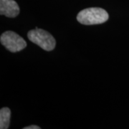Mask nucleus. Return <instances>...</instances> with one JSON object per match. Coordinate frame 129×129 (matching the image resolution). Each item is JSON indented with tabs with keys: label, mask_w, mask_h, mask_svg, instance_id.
I'll return each mask as SVG.
<instances>
[{
	"label": "nucleus",
	"mask_w": 129,
	"mask_h": 129,
	"mask_svg": "<svg viewBox=\"0 0 129 129\" xmlns=\"http://www.w3.org/2000/svg\"><path fill=\"white\" fill-rule=\"evenodd\" d=\"M108 14L105 9L99 7H91L80 11L77 16L80 23L92 25L104 23L108 19Z\"/></svg>",
	"instance_id": "nucleus-1"
},
{
	"label": "nucleus",
	"mask_w": 129,
	"mask_h": 129,
	"mask_svg": "<svg viewBox=\"0 0 129 129\" xmlns=\"http://www.w3.org/2000/svg\"><path fill=\"white\" fill-rule=\"evenodd\" d=\"M27 37L30 41L46 51L52 50L55 47L56 42L52 35L44 29L35 28L28 32Z\"/></svg>",
	"instance_id": "nucleus-2"
},
{
	"label": "nucleus",
	"mask_w": 129,
	"mask_h": 129,
	"mask_svg": "<svg viewBox=\"0 0 129 129\" xmlns=\"http://www.w3.org/2000/svg\"><path fill=\"white\" fill-rule=\"evenodd\" d=\"M1 43L12 52L22 50L27 46V43L22 37L12 31L4 32L0 37Z\"/></svg>",
	"instance_id": "nucleus-3"
},
{
	"label": "nucleus",
	"mask_w": 129,
	"mask_h": 129,
	"mask_svg": "<svg viewBox=\"0 0 129 129\" xmlns=\"http://www.w3.org/2000/svg\"><path fill=\"white\" fill-rule=\"evenodd\" d=\"M19 13V7L14 0H0V14L7 17H15Z\"/></svg>",
	"instance_id": "nucleus-4"
},
{
	"label": "nucleus",
	"mask_w": 129,
	"mask_h": 129,
	"mask_svg": "<svg viewBox=\"0 0 129 129\" xmlns=\"http://www.w3.org/2000/svg\"><path fill=\"white\" fill-rule=\"evenodd\" d=\"M11 111L9 108H3L0 111V128H9Z\"/></svg>",
	"instance_id": "nucleus-5"
},
{
	"label": "nucleus",
	"mask_w": 129,
	"mask_h": 129,
	"mask_svg": "<svg viewBox=\"0 0 129 129\" xmlns=\"http://www.w3.org/2000/svg\"><path fill=\"white\" fill-rule=\"evenodd\" d=\"M24 129H40V127L37 126V125H29V126H27L23 128Z\"/></svg>",
	"instance_id": "nucleus-6"
}]
</instances>
